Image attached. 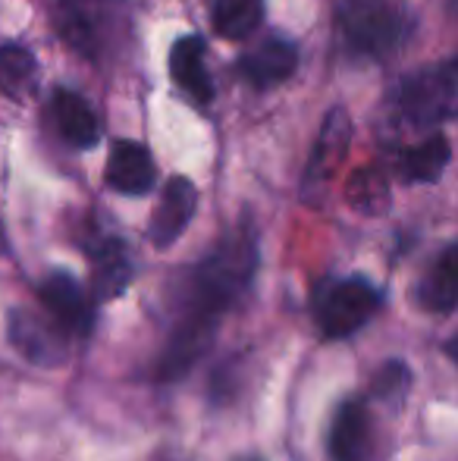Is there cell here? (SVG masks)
Segmentation results:
<instances>
[{
  "instance_id": "6da1fadb",
  "label": "cell",
  "mask_w": 458,
  "mask_h": 461,
  "mask_svg": "<svg viewBox=\"0 0 458 461\" xmlns=\"http://www.w3.org/2000/svg\"><path fill=\"white\" fill-rule=\"evenodd\" d=\"M257 251L251 232H232L223 239L220 249L208 255V261L198 267L195 274V308L198 314L185 323V330H202L211 333L214 330V317L227 311L238 289L248 285L251 274H255Z\"/></svg>"
},
{
  "instance_id": "7a4b0ae2",
  "label": "cell",
  "mask_w": 458,
  "mask_h": 461,
  "mask_svg": "<svg viewBox=\"0 0 458 461\" xmlns=\"http://www.w3.org/2000/svg\"><path fill=\"white\" fill-rule=\"evenodd\" d=\"M339 29L352 50L386 57L405 38V13L392 0H346L339 6Z\"/></svg>"
},
{
  "instance_id": "3957f363",
  "label": "cell",
  "mask_w": 458,
  "mask_h": 461,
  "mask_svg": "<svg viewBox=\"0 0 458 461\" xmlns=\"http://www.w3.org/2000/svg\"><path fill=\"white\" fill-rule=\"evenodd\" d=\"M399 107L415 122H443L458 116V57L436 67L421 69L418 76L402 82Z\"/></svg>"
},
{
  "instance_id": "277c9868",
  "label": "cell",
  "mask_w": 458,
  "mask_h": 461,
  "mask_svg": "<svg viewBox=\"0 0 458 461\" xmlns=\"http://www.w3.org/2000/svg\"><path fill=\"white\" fill-rule=\"evenodd\" d=\"M380 295L377 285H371L367 279L352 276L339 279L330 289L320 295L318 302V323L324 330L327 339H346V336L358 333L367 321L380 311Z\"/></svg>"
},
{
  "instance_id": "5b68a950",
  "label": "cell",
  "mask_w": 458,
  "mask_h": 461,
  "mask_svg": "<svg viewBox=\"0 0 458 461\" xmlns=\"http://www.w3.org/2000/svg\"><path fill=\"white\" fill-rule=\"evenodd\" d=\"M41 302L44 311L50 314V323L63 330V333H88L94 321V308L88 302L85 289L76 283L69 274H50L41 283Z\"/></svg>"
},
{
  "instance_id": "8992f818",
  "label": "cell",
  "mask_w": 458,
  "mask_h": 461,
  "mask_svg": "<svg viewBox=\"0 0 458 461\" xmlns=\"http://www.w3.org/2000/svg\"><path fill=\"white\" fill-rule=\"evenodd\" d=\"M195 207H198V192H195V185H192V179L173 176L170 183L164 185L160 204L151 217V226H148L151 242L157 245V249H170L185 232V226L192 223Z\"/></svg>"
},
{
  "instance_id": "52a82bcc",
  "label": "cell",
  "mask_w": 458,
  "mask_h": 461,
  "mask_svg": "<svg viewBox=\"0 0 458 461\" xmlns=\"http://www.w3.org/2000/svg\"><path fill=\"white\" fill-rule=\"evenodd\" d=\"M299 67V50L286 38H270V41L257 44L255 50L242 54V60L236 63L238 76L248 82L251 88H274L280 82H286Z\"/></svg>"
},
{
  "instance_id": "ba28073f",
  "label": "cell",
  "mask_w": 458,
  "mask_h": 461,
  "mask_svg": "<svg viewBox=\"0 0 458 461\" xmlns=\"http://www.w3.org/2000/svg\"><path fill=\"white\" fill-rule=\"evenodd\" d=\"M157 183V167L145 145L139 141H116L107 158V185L120 194H148Z\"/></svg>"
},
{
  "instance_id": "9c48e42d",
  "label": "cell",
  "mask_w": 458,
  "mask_h": 461,
  "mask_svg": "<svg viewBox=\"0 0 458 461\" xmlns=\"http://www.w3.org/2000/svg\"><path fill=\"white\" fill-rule=\"evenodd\" d=\"M373 427L364 402L348 399L330 424V461H367L371 458Z\"/></svg>"
},
{
  "instance_id": "30bf717a",
  "label": "cell",
  "mask_w": 458,
  "mask_h": 461,
  "mask_svg": "<svg viewBox=\"0 0 458 461\" xmlns=\"http://www.w3.org/2000/svg\"><path fill=\"white\" fill-rule=\"evenodd\" d=\"M10 336L16 348L35 365H60L67 355V342H63V330L57 323L35 317L29 311H16L10 321Z\"/></svg>"
},
{
  "instance_id": "8fae6325",
  "label": "cell",
  "mask_w": 458,
  "mask_h": 461,
  "mask_svg": "<svg viewBox=\"0 0 458 461\" xmlns=\"http://www.w3.org/2000/svg\"><path fill=\"white\" fill-rule=\"evenodd\" d=\"M170 76L192 101L211 104L214 101V82L204 69V41L198 35L179 38L170 50Z\"/></svg>"
},
{
  "instance_id": "7c38bea8",
  "label": "cell",
  "mask_w": 458,
  "mask_h": 461,
  "mask_svg": "<svg viewBox=\"0 0 458 461\" xmlns=\"http://www.w3.org/2000/svg\"><path fill=\"white\" fill-rule=\"evenodd\" d=\"M346 148H348V116H346V110H333V113L327 116L324 129H320V139L311 151V160H308L305 194L318 192V188L330 179V173L337 170V164L343 160Z\"/></svg>"
},
{
  "instance_id": "4fadbf2b",
  "label": "cell",
  "mask_w": 458,
  "mask_h": 461,
  "mask_svg": "<svg viewBox=\"0 0 458 461\" xmlns=\"http://www.w3.org/2000/svg\"><path fill=\"white\" fill-rule=\"evenodd\" d=\"M418 302L424 311L449 314L458 308V245H449L424 274L418 285Z\"/></svg>"
},
{
  "instance_id": "5bb4252c",
  "label": "cell",
  "mask_w": 458,
  "mask_h": 461,
  "mask_svg": "<svg viewBox=\"0 0 458 461\" xmlns=\"http://www.w3.org/2000/svg\"><path fill=\"white\" fill-rule=\"evenodd\" d=\"M54 120L60 135L76 148H92L101 139V122L94 116L92 104L76 92H57L54 95Z\"/></svg>"
},
{
  "instance_id": "9a60e30c",
  "label": "cell",
  "mask_w": 458,
  "mask_h": 461,
  "mask_svg": "<svg viewBox=\"0 0 458 461\" xmlns=\"http://www.w3.org/2000/svg\"><path fill=\"white\" fill-rule=\"evenodd\" d=\"M214 29L229 41H245L257 32L264 19V0H214L211 6Z\"/></svg>"
},
{
  "instance_id": "2e32d148",
  "label": "cell",
  "mask_w": 458,
  "mask_h": 461,
  "mask_svg": "<svg viewBox=\"0 0 458 461\" xmlns=\"http://www.w3.org/2000/svg\"><path fill=\"white\" fill-rule=\"evenodd\" d=\"M449 141L446 135H430L427 141H421V145H415L411 151L402 154V176L409 179V183H436V179L443 176V170H446L449 164Z\"/></svg>"
},
{
  "instance_id": "e0dca14e",
  "label": "cell",
  "mask_w": 458,
  "mask_h": 461,
  "mask_svg": "<svg viewBox=\"0 0 458 461\" xmlns=\"http://www.w3.org/2000/svg\"><path fill=\"white\" fill-rule=\"evenodd\" d=\"M38 63L22 44H4L0 48V92L10 97H22L31 88Z\"/></svg>"
},
{
  "instance_id": "ac0fdd59",
  "label": "cell",
  "mask_w": 458,
  "mask_h": 461,
  "mask_svg": "<svg viewBox=\"0 0 458 461\" xmlns=\"http://www.w3.org/2000/svg\"><path fill=\"white\" fill-rule=\"evenodd\" d=\"M129 283V261L120 242H107L94 258V292L98 298H113Z\"/></svg>"
},
{
  "instance_id": "d6986e66",
  "label": "cell",
  "mask_w": 458,
  "mask_h": 461,
  "mask_svg": "<svg viewBox=\"0 0 458 461\" xmlns=\"http://www.w3.org/2000/svg\"><path fill=\"white\" fill-rule=\"evenodd\" d=\"M348 201H352L355 211L364 213H380L386 204H390V185H386L383 173L367 167L358 176L348 183Z\"/></svg>"
},
{
  "instance_id": "ffe728a7",
  "label": "cell",
  "mask_w": 458,
  "mask_h": 461,
  "mask_svg": "<svg viewBox=\"0 0 458 461\" xmlns=\"http://www.w3.org/2000/svg\"><path fill=\"white\" fill-rule=\"evenodd\" d=\"M54 4V13H57V23H60L63 35L69 38V41L82 44L88 38V25L85 19H82V10L76 0H50Z\"/></svg>"
},
{
  "instance_id": "44dd1931",
  "label": "cell",
  "mask_w": 458,
  "mask_h": 461,
  "mask_svg": "<svg viewBox=\"0 0 458 461\" xmlns=\"http://www.w3.org/2000/svg\"><path fill=\"white\" fill-rule=\"evenodd\" d=\"M402 389H409V370H405V365H399V361H392V365H386L377 374L373 393H377V395H392V393H402Z\"/></svg>"
},
{
  "instance_id": "7402d4cb",
  "label": "cell",
  "mask_w": 458,
  "mask_h": 461,
  "mask_svg": "<svg viewBox=\"0 0 458 461\" xmlns=\"http://www.w3.org/2000/svg\"><path fill=\"white\" fill-rule=\"evenodd\" d=\"M446 355H449V358H453L455 365H458V333L453 336V339L446 342Z\"/></svg>"
}]
</instances>
